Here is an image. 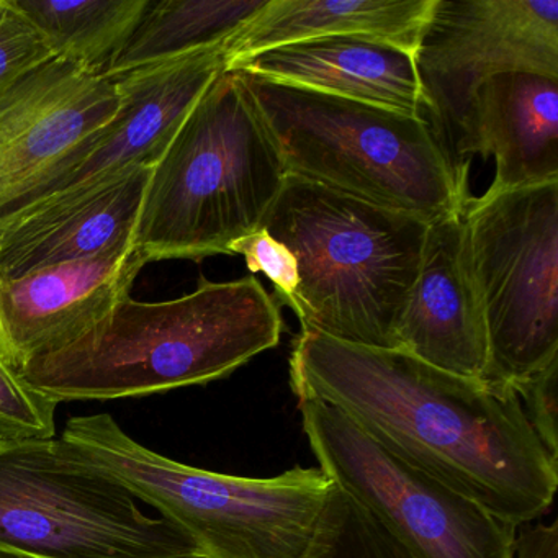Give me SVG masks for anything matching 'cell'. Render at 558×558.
<instances>
[{
  "mask_svg": "<svg viewBox=\"0 0 558 558\" xmlns=\"http://www.w3.org/2000/svg\"><path fill=\"white\" fill-rule=\"evenodd\" d=\"M456 155L493 156L488 191L558 181V77L527 71L480 83L457 123Z\"/></svg>",
  "mask_w": 558,
  "mask_h": 558,
  "instance_id": "2e32d148",
  "label": "cell"
},
{
  "mask_svg": "<svg viewBox=\"0 0 558 558\" xmlns=\"http://www.w3.org/2000/svg\"><path fill=\"white\" fill-rule=\"evenodd\" d=\"M172 558H208L207 555L202 554V551L195 550L191 551V554L178 555V557Z\"/></svg>",
  "mask_w": 558,
  "mask_h": 558,
  "instance_id": "4316f807",
  "label": "cell"
},
{
  "mask_svg": "<svg viewBox=\"0 0 558 558\" xmlns=\"http://www.w3.org/2000/svg\"><path fill=\"white\" fill-rule=\"evenodd\" d=\"M146 264L132 244L0 282V355L19 372L73 344L130 296Z\"/></svg>",
  "mask_w": 558,
  "mask_h": 558,
  "instance_id": "7c38bea8",
  "label": "cell"
},
{
  "mask_svg": "<svg viewBox=\"0 0 558 558\" xmlns=\"http://www.w3.org/2000/svg\"><path fill=\"white\" fill-rule=\"evenodd\" d=\"M282 329L279 305L256 277L201 279L169 302L126 296L83 338L19 374L58 404L148 397L228 377L276 348Z\"/></svg>",
  "mask_w": 558,
  "mask_h": 558,
  "instance_id": "7a4b0ae2",
  "label": "cell"
},
{
  "mask_svg": "<svg viewBox=\"0 0 558 558\" xmlns=\"http://www.w3.org/2000/svg\"><path fill=\"white\" fill-rule=\"evenodd\" d=\"M61 439L208 558H306L335 488L318 466L269 478L195 469L143 446L107 413L71 417Z\"/></svg>",
  "mask_w": 558,
  "mask_h": 558,
  "instance_id": "8992f818",
  "label": "cell"
},
{
  "mask_svg": "<svg viewBox=\"0 0 558 558\" xmlns=\"http://www.w3.org/2000/svg\"><path fill=\"white\" fill-rule=\"evenodd\" d=\"M260 228L296 257L302 331L397 349L429 223L289 174Z\"/></svg>",
  "mask_w": 558,
  "mask_h": 558,
  "instance_id": "5b68a950",
  "label": "cell"
},
{
  "mask_svg": "<svg viewBox=\"0 0 558 558\" xmlns=\"http://www.w3.org/2000/svg\"><path fill=\"white\" fill-rule=\"evenodd\" d=\"M54 57L106 76L151 0H11Z\"/></svg>",
  "mask_w": 558,
  "mask_h": 558,
  "instance_id": "ffe728a7",
  "label": "cell"
},
{
  "mask_svg": "<svg viewBox=\"0 0 558 558\" xmlns=\"http://www.w3.org/2000/svg\"><path fill=\"white\" fill-rule=\"evenodd\" d=\"M230 254L244 256L251 272H263L274 283L280 302L299 315V263L286 244L270 236L264 228H259L247 236L234 241L230 246Z\"/></svg>",
  "mask_w": 558,
  "mask_h": 558,
  "instance_id": "cb8c5ba5",
  "label": "cell"
},
{
  "mask_svg": "<svg viewBox=\"0 0 558 558\" xmlns=\"http://www.w3.org/2000/svg\"><path fill=\"white\" fill-rule=\"evenodd\" d=\"M0 558H27V557H22V555L5 554V551H0Z\"/></svg>",
  "mask_w": 558,
  "mask_h": 558,
  "instance_id": "83f0119b",
  "label": "cell"
},
{
  "mask_svg": "<svg viewBox=\"0 0 558 558\" xmlns=\"http://www.w3.org/2000/svg\"><path fill=\"white\" fill-rule=\"evenodd\" d=\"M514 558H558V524H525L518 527Z\"/></svg>",
  "mask_w": 558,
  "mask_h": 558,
  "instance_id": "484cf974",
  "label": "cell"
},
{
  "mask_svg": "<svg viewBox=\"0 0 558 558\" xmlns=\"http://www.w3.org/2000/svg\"><path fill=\"white\" fill-rule=\"evenodd\" d=\"M119 110L116 84L54 58L0 97V234Z\"/></svg>",
  "mask_w": 558,
  "mask_h": 558,
  "instance_id": "8fae6325",
  "label": "cell"
},
{
  "mask_svg": "<svg viewBox=\"0 0 558 558\" xmlns=\"http://www.w3.org/2000/svg\"><path fill=\"white\" fill-rule=\"evenodd\" d=\"M557 378L558 361H555L514 388L529 424L555 462H558Z\"/></svg>",
  "mask_w": 558,
  "mask_h": 558,
  "instance_id": "d4e9b609",
  "label": "cell"
},
{
  "mask_svg": "<svg viewBox=\"0 0 558 558\" xmlns=\"http://www.w3.org/2000/svg\"><path fill=\"white\" fill-rule=\"evenodd\" d=\"M463 225L488 335L483 380L515 388L558 361V181L470 197Z\"/></svg>",
  "mask_w": 558,
  "mask_h": 558,
  "instance_id": "ba28073f",
  "label": "cell"
},
{
  "mask_svg": "<svg viewBox=\"0 0 558 558\" xmlns=\"http://www.w3.org/2000/svg\"><path fill=\"white\" fill-rule=\"evenodd\" d=\"M153 166L41 202L0 234V282L132 246Z\"/></svg>",
  "mask_w": 558,
  "mask_h": 558,
  "instance_id": "9a60e30c",
  "label": "cell"
},
{
  "mask_svg": "<svg viewBox=\"0 0 558 558\" xmlns=\"http://www.w3.org/2000/svg\"><path fill=\"white\" fill-rule=\"evenodd\" d=\"M225 70L413 116L426 110L416 58L368 38L295 41L231 61Z\"/></svg>",
  "mask_w": 558,
  "mask_h": 558,
  "instance_id": "e0dca14e",
  "label": "cell"
},
{
  "mask_svg": "<svg viewBox=\"0 0 558 558\" xmlns=\"http://www.w3.org/2000/svg\"><path fill=\"white\" fill-rule=\"evenodd\" d=\"M436 5L437 0H267L225 45L227 64L325 37L368 38L417 58Z\"/></svg>",
  "mask_w": 558,
  "mask_h": 558,
  "instance_id": "ac0fdd59",
  "label": "cell"
},
{
  "mask_svg": "<svg viewBox=\"0 0 558 558\" xmlns=\"http://www.w3.org/2000/svg\"><path fill=\"white\" fill-rule=\"evenodd\" d=\"M267 0H151L107 80L223 47Z\"/></svg>",
  "mask_w": 558,
  "mask_h": 558,
  "instance_id": "d6986e66",
  "label": "cell"
},
{
  "mask_svg": "<svg viewBox=\"0 0 558 558\" xmlns=\"http://www.w3.org/2000/svg\"><path fill=\"white\" fill-rule=\"evenodd\" d=\"M306 558H411L361 506L332 489Z\"/></svg>",
  "mask_w": 558,
  "mask_h": 558,
  "instance_id": "44dd1931",
  "label": "cell"
},
{
  "mask_svg": "<svg viewBox=\"0 0 558 558\" xmlns=\"http://www.w3.org/2000/svg\"><path fill=\"white\" fill-rule=\"evenodd\" d=\"M318 469L411 558H514L518 527L398 459L328 404L299 400Z\"/></svg>",
  "mask_w": 558,
  "mask_h": 558,
  "instance_id": "9c48e42d",
  "label": "cell"
},
{
  "mask_svg": "<svg viewBox=\"0 0 558 558\" xmlns=\"http://www.w3.org/2000/svg\"><path fill=\"white\" fill-rule=\"evenodd\" d=\"M397 349L450 374L485 377L488 335L463 215L429 225L420 274L398 323Z\"/></svg>",
  "mask_w": 558,
  "mask_h": 558,
  "instance_id": "5bb4252c",
  "label": "cell"
},
{
  "mask_svg": "<svg viewBox=\"0 0 558 558\" xmlns=\"http://www.w3.org/2000/svg\"><path fill=\"white\" fill-rule=\"evenodd\" d=\"M54 58L35 25L11 0H0V97Z\"/></svg>",
  "mask_w": 558,
  "mask_h": 558,
  "instance_id": "603a6c76",
  "label": "cell"
},
{
  "mask_svg": "<svg viewBox=\"0 0 558 558\" xmlns=\"http://www.w3.org/2000/svg\"><path fill=\"white\" fill-rule=\"evenodd\" d=\"M198 550L149 518L61 437L0 444V551L27 558H172ZM201 551V550H198Z\"/></svg>",
  "mask_w": 558,
  "mask_h": 558,
  "instance_id": "52a82bcc",
  "label": "cell"
},
{
  "mask_svg": "<svg viewBox=\"0 0 558 558\" xmlns=\"http://www.w3.org/2000/svg\"><path fill=\"white\" fill-rule=\"evenodd\" d=\"M225 68L223 45L112 81L119 96L116 117L38 204L96 184L123 169L155 166L202 94Z\"/></svg>",
  "mask_w": 558,
  "mask_h": 558,
  "instance_id": "4fadbf2b",
  "label": "cell"
},
{
  "mask_svg": "<svg viewBox=\"0 0 558 558\" xmlns=\"http://www.w3.org/2000/svg\"><path fill=\"white\" fill-rule=\"evenodd\" d=\"M58 403L34 390L0 355V444L57 437Z\"/></svg>",
  "mask_w": 558,
  "mask_h": 558,
  "instance_id": "7402d4cb",
  "label": "cell"
},
{
  "mask_svg": "<svg viewBox=\"0 0 558 558\" xmlns=\"http://www.w3.org/2000/svg\"><path fill=\"white\" fill-rule=\"evenodd\" d=\"M287 175L253 94L225 70L153 166L133 244L146 263L230 254L259 230Z\"/></svg>",
  "mask_w": 558,
  "mask_h": 558,
  "instance_id": "3957f363",
  "label": "cell"
},
{
  "mask_svg": "<svg viewBox=\"0 0 558 558\" xmlns=\"http://www.w3.org/2000/svg\"><path fill=\"white\" fill-rule=\"evenodd\" d=\"M238 74L289 174L429 225L463 215L469 162L423 116Z\"/></svg>",
  "mask_w": 558,
  "mask_h": 558,
  "instance_id": "277c9868",
  "label": "cell"
},
{
  "mask_svg": "<svg viewBox=\"0 0 558 558\" xmlns=\"http://www.w3.org/2000/svg\"><path fill=\"white\" fill-rule=\"evenodd\" d=\"M416 63L429 123L446 142L488 77L509 71L558 77V2L437 0Z\"/></svg>",
  "mask_w": 558,
  "mask_h": 558,
  "instance_id": "30bf717a",
  "label": "cell"
},
{
  "mask_svg": "<svg viewBox=\"0 0 558 558\" xmlns=\"http://www.w3.org/2000/svg\"><path fill=\"white\" fill-rule=\"evenodd\" d=\"M290 385L299 400L335 408L378 446L514 527L554 505L558 462L508 385L316 331L293 341Z\"/></svg>",
  "mask_w": 558,
  "mask_h": 558,
  "instance_id": "6da1fadb",
  "label": "cell"
}]
</instances>
